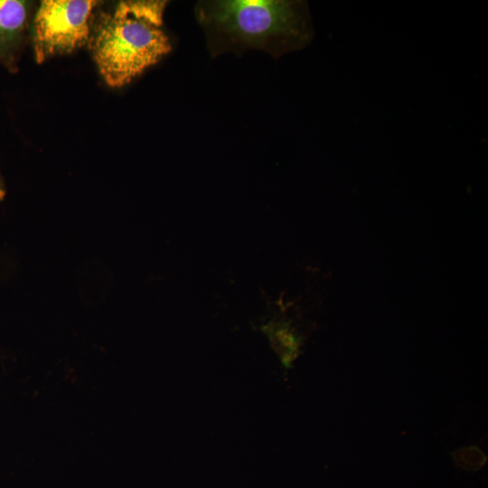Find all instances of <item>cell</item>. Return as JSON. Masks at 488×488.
<instances>
[{"mask_svg":"<svg viewBox=\"0 0 488 488\" xmlns=\"http://www.w3.org/2000/svg\"><path fill=\"white\" fill-rule=\"evenodd\" d=\"M92 0H45L35 14L33 43L35 59L42 62L70 53L88 42L93 22Z\"/></svg>","mask_w":488,"mask_h":488,"instance_id":"obj_3","label":"cell"},{"mask_svg":"<svg viewBox=\"0 0 488 488\" xmlns=\"http://www.w3.org/2000/svg\"><path fill=\"white\" fill-rule=\"evenodd\" d=\"M30 8L27 1L0 0V63L10 70L16 68Z\"/></svg>","mask_w":488,"mask_h":488,"instance_id":"obj_4","label":"cell"},{"mask_svg":"<svg viewBox=\"0 0 488 488\" xmlns=\"http://www.w3.org/2000/svg\"><path fill=\"white\" fill-rule=\"evenodd\" d=\"M213 57L262 50L275 58L306 47L314 27L302 0L200 1L194 8Z\"/></svg>","mask_w":488,"mask_h":488,"instance_id":"obj_1","label":"cell"},{"mask_svg":"<svg viewBox=\"0 0 488 488\" xmlns=\"http://www.w3.org/2000/svg\"><path fill=\"white\" fill-rule=\"evenodd\" d=\"M166 1H121L103 14L91 36L93 58L112 87H122L156 64L172 45L164 30Z\"/></svg>","mask_w":488,"mask_h":488,"instance_id":"obj_2","label":"cell"},{"mask_svg":"<svg viewBox=\"0 0 488 488\" xmlns=\"http://www.w3.org/2000/svg\"><path fill=\"white\" fill-rule=\"evenodd\" d=\"M5 195V188L2 176L0 174V201L4 199Z\"/></svg>","mask_w":488,"mask_h":488,"instance_id":"obj_5","label":"cell"}]
</instances>
